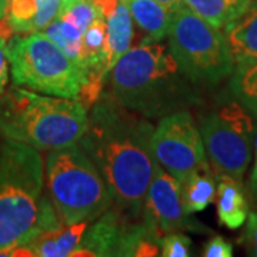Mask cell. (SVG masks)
I'll use <instances>...</instances> for the list:
<instances>
[{"mask_svg":"<svg viewBox=\"0 0 257 257\" xmlns=\"http://www.w3.org/2000/svg\"><path fill=\"white\" fill-rule=\"evenodd\" d=\"M153 130L146 119L109 99L94 106L79 140L106 180L113 202L130 217L142 214L155 175Z\"/></svg>","mask_w":257,"mask_h":257,"instance_id":"6da1fadb","label":"cell"},{"mask_svg":"<svg viewBox=\"0 0 257 257\" xmlns=\"http://www.w3.org/2000/svg\"><path fill=\"white\" fill-rule=\"evenodd\" d=\"M60 226L37 149L8 140L0 149V256Z\"/></svg>","mask_w":257,"mask_h":257,"instance_id":"7a4b0ae2","label":"cell"},{"mask_svg":"<svg viewBox=\"0 0 257 257\" xmlns=\"http://www.w3.org/2000/svg\"><path fill=\"white\" fill-rule=\"evenodd\" d=\"M110 83L114 99L145 117L183 110L193 101V83L169 46L147 39L117 60L110 70Z\"/></svg>","mask_w":257,"mask_h":257,"instance_id":"3957f363","label":"cell"},{"mask_svg":"<svg viewBox=\"0 0 257 257\" xmlns=\"http://www.w3.org/2000/svg\"><path fill=\"white\" fill-rule=\"evenodd\" d=\"M82 101L12 87L0 100V133L6 140L56 150L79 143L87 127Z\"/></svg>","mask_w":257,"mask_h":257,"instance_id":"277c9868","label":"cell"},{"mask_svg":"<svg viewBox=\"0 0 257 257\" xmlns=\"http://www.w3.org/2000/svg\"><path fill=\"white\" fill-rule=\"evenodd\" d=\"M45 175L50 202L64 226L94 220L113 203L106 180L79 143L52 150Z\"/></svg>","mask_w":257,"mask_h":257,"instance_id":"5b68a950","label":"cell"},{"mask_svg":"<svg viewBox=\"0 0 257 257\" xmlns=\"http://www.w3.org/2000/svg\"><path fill=\"white\" fill-rule=\"evenodd\" d=\"M6 52L15 86L79 100L87 82L86 70L43 32L10 37Z\"/></svg>","mask_w":257,"mask_h":257,"instance_id":"8992f818","label":"cell"},{"mask_svg":"<svg viewBox=\"0 0 257 257\" xmlns=\"http://www.w3.org/2000/svg\"><path fill=\"white\" fill-rule=\"evenodd\" d=\"M169 49L193 84H217L234 69L226 36L183 5L172 9Z\"/></svg>","mask_w":257,"mask_h":257,"instance_id":"52a82bcc","label":"cell"},{"mask_svg":"<svg viewBox=\"0 0 257 257\" xmlns=\"http://www.w3.org/2000/svg\"><path fill=\"white\" fill-rule=\"evenodd\" d=\"M200 133L214 173L243 182L254 139V124L247 110L240 103H227L202 120Z\"/></svg>","mask_w":257,"mask_h":257,"instance_id":"ba28073f","label":"cell"},{"mask_svg":"<svg viewBox=\"0 0 257 257\" xmlns=\"http://www.w3.org/2000/svg\"><path fill=\"white\" fill-rule=\"evenodd\" d=\"M152 150L159 166L179 182L193 173L211 172L202 133L187 110L160 119L152 135Z\"/></svg>","mask_w":257,"mask_h":257,"instance_id":"9c48e42d","label":"cell"},{"mask_svg":"<svg viewBox=\"0 0 257 257\" xmlns=\"http://www.w3.org/2000/svg\"><path fill=\"white\" fill-rule=\"evenodd\" d=\"M143 213L145 220L160 237L175 230H199L202 227L184 207L180 182L165 172L159 163L155 166V175L147 190Z\"/></svg>","mask_w":257,"mask_h":257,"instance_id":"30bf717a","label":"cell"},{"mask_svg":"<svg viewBox=\"0 0 257 257\" xmlns=\"http://www.w3.org/2000/svg\"><path fill=\"white\" fill-rule=\"evenodd\" d=\"M128 223L117 211H104L99 220L83 234L79 247L72 256H120Z\"/></svg>","mask_w":257,"mask_h":257,"instance_id":"8fae6325","label":"cell"},{"mask_svg":"<svg viewBox=\"0 0 257 257\" xmlns=\"http://www.w3.org/2000/svg\"><path fill=\"white\" fill-rule=\"evenodd\" d=\"M133 36L135 30L132 15L128 12L126 2L119 0L110 16L106 18V42L100 64L103 76L110 73L113 66L132 47Z\"/></svg>","mask_w":257,"mask_h":257,"instance_id":"7c38bea8","label":"cell"},{"mask_svg":"<svg viewBox=\"0 0 257 257\" xmlns=\"http://www.w3.org/2000/svg\"><path fill=\"white\" fill-rule=\"evenodd\" d=\"M89 226V221H79L64 227L47 230L30 240L25 247L32 256L37 257H67L72 256L82 241L83 234Z\"/></svg>","mask_w":257,"mask_h":257,"instance_id":"4fadbf2b","label":"cell"},{"mask_svg":"<svg viewBox=\"0 0 257 257\" xmlns=\"http://www.w3.org/2000/svg\"><path fill=\"white\" fill-rule=\"evenodd\" d=\"M219 184L216 190L217 216L221 226L230 230L240 229L248 216L247 197L244 194L241 182L230 176H217Z\"/></svg>","mask_w":257,"mask_h":257,"instance_id":"5bb4252c","label":"cell"},{"mask_svg":"<svg viewBox=\"0 0 257 257\" xmlns=\"http://www.w3.org/2000/svg\"><path fill=\"white\" fill-rule=\"evenodd\" d=\"M224 36L234 63L257 60V2L224 28Z\"/></svg>","mask_w":257,"mask_h":257,"instance_id":"9a60e30c","label":"cell"},{"mask_svg":"<svg viewBox=\"0 0 257 257\" xmlns=\"http://www.w3.org/2000/svg\"><path fill=\"white\" fill-rule=\"evenodd\" d=\"M133 22L147 35V40L160 42L167 36L172 9L157 0H124Z\"/></svg>","mask_w":257,"mask_h":257,"instance_id":"2e32d148","label":"cell"},{"mask_svg":"<svg viewBox=\"0 0 257 257\" xmlns=\"http://www.w3.org/2000/svg\"><path fill=\"white\" fill-rule=\"evenodd\" d=\"M251 3L253 0H182L186 9L216 29H224L240 18Z\"/></svg>","mask_w":257,"mask_h":257,"instance_id":"e0dca14e","label":"cell"},{"mask_svg":"<svg viewBox=\"0 0 257 257\" xmlns=\"http://www.w3.org/2000/svg\"><path fill=\"white\" fill-rule=\"evenodd\" d=\"M230 90L240 104L257 117V60L234 64Z\"/></svg>","mask_w":257,"mask_h":257,"instance_id":"ac0fdd59","label":"cell"},{"mask_svg":"<svg viewBox=\"0 0 257 257\" xmlns=\"http://www.w3.org/2000/svg\"><path fill=\"white\" fill-rule=\"evenodd\" d=\"M180 184L184 207L190 214L203 211L216 199V182L211 172L193 173Z\"/></svg>","mask_w":257,"mask_h":257,"instance_id":"d6986e66","label":"cell"},{"mask_svg":"<svg viewBox=\"0 0 257 257\" xmlns=\"http://www.w3.org/2000/svg\"><path fill=\"white\" fill-rule=\"evenodd\" d=\"M39 3L37 0H9L6 22L18 33H33Z\"/></svg>","mask_w":257,"mask_h":257,"instance_id":"ffe728a7","label":"cell"},{"mask_svg":"<svg viewBox=\"0 0 257 257\" xmlns=\"http://www.w3.org/2000/svg\"><path fill=\"white\" fill-rule=\"evenodd\" d=\"M192 240L184 234L172 233L160 240V254L163 257H187L192 254Z\"/></svg>","mask_w":257,"mask_h":257,"instance_id":"44dd1931","label":"cell"},{"mask_svg":"<svg viewBox=\"0 0 257 257\" xmlns=\"http://www.w3.org/2000/svg\"><path fill=\"white\" fill-rule=\"evenodd\" d=\"M62 2L63 0H37L39 9L33 23V33L42 32L59 16L62 9Z\"/></svg>","mask_w":257,"mask_h":257,"instance_id":"7402d4cb","label":"cell"},{"mask_svg":"<svg viewBox=\"0 0 257 257\" xmlns=\"http://www.w3.org/2000/svg\"><path fill=\"white\" fill-rule=\"evenodd\" d=\"M202 254L204 257H231L233 246L224 237L214 236L203 246Z\"/></svg>","mask_w":257,"mask_h":257,"instance_id":"603a6c76","label":"cell"},{"mask_svg":"<svg viewBox=\"0 0 257 257\" xmlns=\"http://www.w3.org/2000/svg\"><path fill=\"white\" fill-rule=\"evenodd\" d=\"M240 241L244 244L250 256L257 257V211L250 213L247 216L246 230Z\"/></svg>","mask_w":257,"mask_h":257,"instance_id":"cb8c5ba5","label":"cell"},{"mask_svg":"<svg viewBox=\"0 0 257 257\" xmlns=\"http://www.w3.org/2000/svg\"><path fill=\"white\" fill-rule=\"evenodd\" d=\"M9 39H2L0 40V97L3 96L8 80H9L10 63L9 59H8V52H6V45H8Z\"/></svg>","mask_w":257,"mask_h":257,"instance_id":"d4e9b609","label":"cell"},{"mask_svg":"<svg viewBox=\"0 0 257 257\" xmlns=\"http://www.w3.org/2000/svg\"><path fill=\"white\" fill-rule=\"evenodd\" d=\"M253 150H254V163L250 173V190L254 193L257 190V132H254V139H253Z\"/></svg>","mask_w":257,"mask_h":257,"instance_id":"484cf974","label":"cell"},{"mask_svg":"<svg viewBox=\"0 0 257 257\" xmlns=\"http://www.w3.org/2000/svg\"><path fill=\"white\" fill-rule=\"evenodd\" d=\"M12 33H13V29L10 28L9 23L5 19L0 20V40L2 39H9V37H12Z\"/></svg>","mask_w":257,"mask_h":257,"instance_id":"4316f807","label":"cell"},{"mask_svg":"<svg viewBox=\"0 0 257 257\" xmlns=\"http://www.w3.org/2000/svg\"><path fill=\"white\" fill-rule=\"evenodd\" d=\"M157 2L165 5L166 8H169V9H175L176 6L182 5V0H157Z\"/></svg>","mask_w":257,"mask_h":257,"instance_id":"83f0119b","label":"cell"},{"mask_svg":"<svg viewBox=\"0 0 257 257\" xmlns=\"http://www.w3.org/2000/svg\"><path fill=\"white\" fill-rule=\"evenodd\" d=\"M8 6L9 3L6 0H0V20L6 19V13H8Z\"/></svg>","mask_w":257,"mask_h":257,"instance_id":"f1b7e54d","label":"cell"},{"mask_svg":"<svg viewBox=\"0 0 257 257\" xmlns=\"http://www.w3.org/2000/svg\"><path fill=\"white\" fill-rule=\"evenodd\" d=\"M253 196H254V199H256V200H257V190L254 193H253Z\"/></svg>","mask_w":257,"mask_h":257,"instance_id":"f546056e","label":"cell"},{"mask_svg":"<svg viewBox=\"0 0 257 257\" xmlns=\"http://www.w3.org/2000/svg\"><path fill=\"white\" fill-rule=\"evenodd\" d=\"M6 2H8V3H9V0H6Z\"/></svg>","mask_w":257,"mask_h":257,"instance_id":"4dcf8cb0","label":"cell"}]
</instances>
